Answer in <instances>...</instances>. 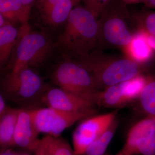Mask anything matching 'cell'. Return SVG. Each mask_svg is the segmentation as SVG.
Masks as SVG:
<instances>
[{
	"instance_id": "21",
	"label": "cell",
	"mask_w": 155,
	"mask_h": 155,
	"mask_svg": "<svg viewBox=\"0 0 155 155\" xmlns=\"http://www.w3.org/2000/svg\"><path fill=\"white\" fill-rule=\"evenodd\" d=\"M139 17L143 23V31L155 37V11L143 12L140 14Z\"/></svg>"
},
{
	"instance_id": "22",
	"label": "cell",
	"mask_w": 155,
	"mask_h": 155,
	"mask_svg": "<svg viewBox=\"0 0 155 155\" xmlns=\"http://www.w3.org/2000/svg\"><path fill=\"white\" fill-rule=\"evenodd\" d=\"M12 11L19 23H28L29 16L25 11L20 0H9Z\"/></svg>"
},
{
	"instance_id": "29",
	"label": "cell",
	"mask_w": 155,
	"mask_h": 155,
	"mask_svg": "<svg viewBox=\"0 0 155 155\" xmlns=\"http://www.w3.org/2000/svg\"><path fill=\"white\" fill-rule=\"evenodd\" d=\"M112 1V0H99L98 5V15H101L104 9Z\"/></svg>"
},
{
	"instance_id": "32",
	"label": "cell",
	"mask_w": 155,
	"mask_h": 155,
	"mask_svg": "<svg viewBox=\"0 0 155 155\" xmlns=\"http://www.w3.org/2000/svg\"><path fill=\"white\" fill-rule=\"evenodd\" d=\"M146 5L150 8H155V0H146Z\"/></svg>"
},
{
	"instance_id": "18",
	"label": "cell",
	"mask_w": 155,
	"mask_h": 155,
	"mask_svg": "<svg viewBox=\"0 0 155 155\" xmlns=\"http://www.w3.org/2000/svg\"><path fill=\"white\" fill-rule=\"evenodd\" d=\"M138 99L143 110L148 117L155 119V76L147 77Z\"/></svg>"
},
{
	"instance_id": "31",
	"label": "cell",
	"mask_w": 155,
	"mask_h": 155,
	"mask_svg": "<svg viewBox=\"0 0 155 155\" xmlns=\"http://www.w3.org/2000/svg\"><path fill=\"white\" fill-rule=\"evenodd\" d=\"M147 39L148 43L151 48L153 51H155V37L151 36L147 34Z\"/></svg>"
},
{
	"instance_id": "7",
	"label": "cell",
	"mask_w": 155,
	"mask_h": 155,
	"mask_svg": "<svg viewBox=\"0 0 155 155\" xmlns=\"http://www.w3.org/2000/svg\"><path fill=\"white\" fill-rule=\"evenodd\" d=\"M34 122L39 133L59 137L79 121L93 116L95 111L70 113L49 107L31 109Z\"/></svg>"
},
{
	"instance_id": "12",
	"label": "cell",
	"mask_w": 155,
	"mask_h": 155,
	"mask_svg": "<svg viewBox=\"0 0 155 155\" xmlns=\"http://www.w3.org/2000/svg\"><path fill=\"white\" fill-rule=\"evenodd\" d=\"M21 108H7L0 116V148L14 147L15 126Z\"/></svg>"
},
{
	"instance_id": "16",
	"label": "cell",
	"mask_w": 155,
	"mask_h": 155,
	"mask_svg": "<svg viewBox=\"0 0 155 155\" xmlns=\"http://www.w3.org/2000/svg\"><path fill=\"white\" fill-rule=\"evenodd\" d=\"M130 44L134 60L139 64L147 62L152 57L153 50L148 43L147 34L143 31L134 35Z\"/></svg>"
},
{
	"instance_id": "5",
	"label": "cell",
	"mask_w": 155,
	"mask_h": 155,
	"mask_svg": "<svg viewBox=\"0 0 155 155\" xmlns=\"http://www.w3.org/2000/svg\"><path fill=\"white\" fill-rule=\"evenodd\" d=\"M3 96L18 105L27 106L38 100L46 90L42 78L32 68L11 71L1 82Z\"/></svg>"
},
{
	"instance_id": "38",
	"label": "cell",
	"mask_w": 155,
	"mask_h": 155,
	"mask_svg": "<svg viewBox=\"0 0 155 155\" xmlns=\"http://www.w3.org/2000/svg\"></svg>"
},
{
	"instance_id": "37",
	"label": "cell",
	"mask_w": 155,
	"mask_h": 155,
	"mask_svg": "<svg viewBox=\"0 0 155 155\" xmlns=\"http://www.w3.org/2000/svg\"><path fill=\"white\" fill-rule=\"evenodd\" d=\"M151 155H155V154H154Z\"/></svg>"
},
{
	"instance_id": "19",
	"label": "cell",
	"mask_w": 155,
	"mask_h": 155,
	"mask_svg": "<svg viewBox=\"0 0 155 155\" xmlns=\"http://www.w3.org/2000/svg\"><path fill=\"white\" fill-rule=\"evenodd\" d=\"M146 80L147 77L140 74L120 83L122 94L128 104L138 98Z\"/></svg>"
},
{
	"instance_id": "35",
	"label": "cell",
	"mask_w": 155,
	"mask_h": 155,
	"mask_svg": "<svg viewBox=\"0 0 155 155\" xmlns=\"http://www.w3.org/2000/svg\"><path fill=\"white\" fill-rule=\"evenodd\" d=\"M115 155H123V153H122V151L121 150L120 152H119V153H116V154Z\"/></svg>"
},
{
	"instance_id": "30",
	"label": "cell",
	"mask_w": 155,
	"mask_h": 155,
	"mask_svg": "<svg viewBox=\"0 0 155 155\" xmlns=\"http://www.w3.org/2000/svg\"><path fill=\"white\" fill-rule=\"evenodd\" d=\"M7 107H6L5 97L0 92V116L2 115L4 112L5 111Z\"/></svg>"
},
{
	"instance_id": "27",
	"label": "cell",
	"mask_w": 155,
	"mask_h": 155,
	"mask_svg": "<svg viewBox=\"0 0 155 155\" xmlns=\"http://www.w3.org/2000/svg\"><path fill=\"white\" fill-rule=\"evenodd\" d=\"M85 8L91 12L95 17L98 16V5L99 0H83Z\"/></svg>"
},
{
	"instance_id": "13",
	"label": "cell",
	"mask_w": 155,
	"mask_h": 155,
	"mask_svg": "<svg viewBox=\"0 0 155 155\" xmlns=\"http://www.w3.org/2000/svg\"><path fill=\"white\" fill-rule=\"evenodd\" d=\"M19 36V31L11 23H7L0 27V68L11 58Z\"/></svg>"
},
{
	"instance_id": "10",
	"label": "cell",
	"mask_w": 155,
	"mask_h": 155,
	"mask_svg": "<svg viewBox=\"0 0 155 155\" xmlns=\"http://www.w3.org/2000/svg\"><path fill=\"white\" fill-rule=\"evenodd\" d=\"M41 101L49 107L70 113L95 111L94 103L58 87L47 88Z\"/></svg>"
},
{
	"instance_id": "17",
	"label": "cell",
	"mask_w": 155,
	"mask_h": 155,
	"mask_svg": "<svg viewBox=\"0 0 155 155\" xmlns=\"http://www.w3.org/2000/svg\"><path fill=\"white\" fill-rule=\"evenodd\" d=\"M119 124L116 118L112 124L88 147L84 155H103L110 144Z\"/></svg>"
},
{
	"instance_id": "33",
	"label": "cell",
	"mask_w": 155,
	"mask_h": 155,
	"mask_svg": "<svg viewBox=\"0 0 155 155\" xmlns=\"http://www.w3.org/2000/svg\"><path fill=\"white\" fill-rule=\"evenodd\" d=\"M8 23H10V22H8V21L5 19V18L3 17V16L2 15V14H1V13H0V27H2V26L5 25V24Z\"/></svg>"
},
{
	"instance_id": "8",
	"label": "cell",
	"mask_w": 155,
	"mask_h": 155,
	"mask_svg": "<svg viewBox=\"0 0 155 155\" xmlns=\"http://www.w3.org/2000/svg\"><path fill=\"white\" fill-rule=\"evenodd\" d=\"M117 111L90 116L82 120L72 134V149L75 155H84L88 147L117 118Z\"/></svg>"
},
{
	"instance_id": "36",
	"label": "cell",
	"mask_w": 155,
	"mask_h": 155,
	"mask_svg": "<svg viewBox=\"0 0 155 155\" xmlns=\"http://www.w3.org/2000/svg\"><path fill=\"white\" fill-rule=\"evenodd\" d=\"M139 1L140 3H145L146 0H139Z\"/></svg>"
},
{
	"instance_id": "26",
	"label": "cell",
	"mask_w": 155,
	"mask_h": 155,
	"mask_svg": "<svg viewBox=\"0 0 155 155\" xmlns=\"http://www.w3.org/2000/svg\"><path fill=\"white\" fill-rule=\"evenodd\" d=\"M0 155H32V153L24 150H16L11 147L0 148Z\"/></svg>"
},
{
	"instance_id": "1",
	"label": "cell",
	"mask_w": 155,
	"mask_h": 155,
	"mask_svg": "<svg viewBox=\"0 0 155 155\" xmlns=\"http://www.w3.org/2000/svg\"><path fill=\"white\" fill-rule=\"evenodd\" d=\"M85 7H74L58 35L57 44L70 57L79 60L94 51L98 44V25Z\"/></svg>"
},
{
	"instance_id": "6",
	"label": "cell",
	"mask_w": 155,
	"mask_h": 155,
	"mask_svg": "<svg viewBox=\"0 0 155 155\" xmlns=\"http://www.w3.org/2000/svg\"><path fill=\"white\" fill-rule=\"evenodd\" d=\"M121 0H112L101 14L98 25V41L117 47L130 44L134 35L127 25V9Z\"/></svg>"
},
{
	"instance_id": "25",
	"label": "cell",
	"mask_w": 155,
	"mask_h": 155,
	"mask_svg": "<svg viewBox=\"0 0 155 155\" xmlns=\"http://www.w3.org/2000/svg\"><path fill=\"white\" fill-rule=\"evenodd\" d=\"M33 153V155H50L46 135L41 139Z\"/></svg>"
},
{
	"instance_id": "2",
	"label": "cell",
	"mask_w": 155,
	"mask_h": 155,
	"mask_svg": "<svg viewBox=\"0 0 155 155\" xmlns=\"http://www.w3.org/2000/svg\"><path fill=\"white\" fill-rule=\"evenodd\" d=\"M93 76L97 88L103 90L140 74V64L133 59H103L94 52L79 60Z\"/></svg>"
},
{
	"instance_id": "24",
	"label": "cell",
	"mask_w": 155,
	"mask_h": 155,
	"mask_svg": "<svg viewBox=\"0 0 155 155\" xmlns=\"http://www.w3.org/2000/svg\"><path fill=\"white\" fill-rule=\"evenodd\" d=\"M62 0H37L36 3L37 8L43 17L58 3Z\"/></svg>"
},
{
	"instance_id": "11",
	"label": "cell",
	"mask_w": 155,
	"mask_h": 155,
	"mask_svg": "<svg viewBox=\"0 0 155 155\" xmlns=\"http://www.w3.org/2000/svg\"><path fill=\"white\" fill-rule=\"evenodd\" d=\"M39 134L34 122L31 109L22 108L15 126L14 147L33 153L40 140Z\"/></svg>"
},
{
	"instance_id": "9",
	"label": "cell",
	"mask_w": 155,
	"mask_h": 155,
	"mask_svg": "<svg viewBox=\"0 0 155 155\" xmlns=\"http://www.w3.org/2000/svg\"><path fill=\"white\" fill-rule=\"evenodd\" d=\"M121 151L123 155L155 154V119L147 117L134 125Z\"/></svg>"
},
{
	"instance_id": "4",
	"label": "cell",
	"mask_w": 155,
	"mask_h": 155,
	"mask_svg": "<svg viewBox=\"0 0 155 155\" xmlns=\"http://www.w3.org/2000/svg\"><path fill=\"white\" fill-rule=\"evenodd\" d=\"M52 79L59 88L88 100L96 105L97 95L100 91L91 72L80 61L69 58L61 61L53 71Z\"/></svg>"
},
{
	"instance_id": "3",
	"label": "cell",
	"mask_w": 155,
	"mask_h": 155,
	"mask_svg": "<svg viewBox=\"0 0 155 155\" xmlns=\"http://www.w3.org/2000/svg\"><path fill=\"white\" fill-rule=\"evenodd\" d=\"M20 31L12 69L14 72L40 66L51 55L55 45L44 32L31 31L28 23L22 24Z\"/></svg>"
},
{
	"instance_id": "14",
	"label": "cell",
	"mask_w": 155,
	"mask_h": 155,
	"mask_svg": "<svg viewBox=\"0 0 155 155\" xmlns=\"http://www.w3.org/2000/svg\"><path fill=\"white\" fill-rule=\"evenodd\" d=\"M127 104L122 94L120 83L99 91L95 101L96 106L107 108H121Z\"/></svg>"
},
{
	"instance_id": "20",
	"label": "cell",
	"mask_w": 155,
	"mask_h": 155,
	"mask_svg": "<svg viewBox=\"0 0 155 155\" xmlns=\"http://www.w3.org/2000/svg\"><path fill=\"white\" fill-rule=\"evenodd\" d=\"M50 155H75L69 143L59 137L46 135Z\"/></svg>"
},
{
	"instance_id": "28",
	"label": "cell",
	"mask_w": 155,
	"mask_h": 155,
	"mask_svg": "<svg viewBox=\"0 0 155 155\" xmlns=\"http://www.w3.org/2000/svg\"><path fill=\"white\" fill-rule=\"evenodd\" d=\"M26 13L30 16L31 11L34 5L35 0H20Z\"/></svg>"
},
{
	"instance_id": "15",
	"label": "cell",
	"mask_w": 155,
	"mask_h": 155,
	"mask_svg": "<svg viewBox=\"0 0 155 155\" xmlns=\"http://www.w3.org/2000/svg\"><path fill=\"white\" fill-rule=\"evenodd\" d=\"M78 0H62L45 17V22L51 27L62 26L67 21Z\"/></svg>"
},
{
	"instance_id": "23",
	"label": "cell",
	"mask_w": 155,
	"mask_h": 155,
	"mask_svg": "<svg viewBox=\"0 0 155 155\" xmlns=\"http://www.w3.org/2000/svg\"><path fill=\"white\" fill-rule=\"evenodd\" d=\"M0 13L11 24L19 23L12 11L9 0H0Z\"/></svg>"
},
{
	"instance_id": "34",
	"label": "cell",
	"mask_w": 155,
	"mask_h": 155,
	"mask_svg": "<svg viewBox=\"0 0 155 155\" xmlns=\"http://www.w3.org/2000/svg\"><path fill=\"white\" fill-rule=\"evenodd\" d=\"M124 3L126 4H135L140 3L139 0H121Z\"/></svg>"
}]
</instances>
